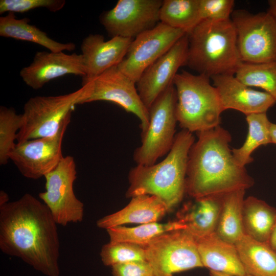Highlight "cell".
<instances>
[{
	"instance_id": "obj_1",
	"label": "cell",
	"mask_w": 276,
	"mask_h": 276,
	"mask_svg": "<svg viewBox=\"0 0 276 276\" xmlns=\"http://www.w3.org/2000/svg\"><path fill=\"white\" fill-rule=\"evenodd\" d=\"M57 224L47 206L26 193L0 206V249L46 276H60Z\"/></svg>"
},
{
	"instance_id": "obj_2",
	"label": "cell",
	"mask_w": 276,
	"mask_h": 276,
	"mask_svg": "<svg viewBox=\"0 0 276 276\" xmlns=\"http://www.w3.org/2000/svg\"><path fill=\"white\" fill-rule=\"evenodd\" d=\"M197 133L188 155L186 193L195 199L246 190L254 185L245 167L234 158L227 130L219 125Z\"/></svg>"
},
{
	"instance_id": "obj_3",
	"label": "cell",
	"mask_w": 276,
	"mask_h": 276,
	"mask_svg": "<svg viewBox=\"0 0 276 276\" xmlns=\"http://www.w3.org/2000/svg\"><path fill=\"white\" fill-rule=\"evenodd\" d=\"M195 142L193 133L182 129L177 133L166 158L158 163L136 165L129 171V186L126 196H155L172 211L186 193V178L189 153Z\"/></svg>"
},
{
	"instance_id": "obj_4",
	"label": "cell",
	"mask_w": 276,
	"mask_h": 276,
	"mask_svg": "<svg viewBox=\"0 0 276 276\" xmlns=\"http://www.w3.org/2000/svg\"><path fill=\"white\" fill-rule=\"evenodd\" d=\"M187 34L186 65L190 68L210 78L219 75H235L242 62L231 18L201 20Z\"/></svg>"
},
{
	"instance_id": "obj_5",
	"label": "cell",
	"mask_w": 276,
	"mask_h": 276,
	"mask_svg": "<svg viewBox=\"0 0 276 276\" xmlns=\"http://www.w3.org/2000/svg\"><path fill=\"white\" fill-rule=\"evenodd\" d=\"M210 80L186 71L176 75L173 85L177 96L176 116L182 129L198 133L220 125L223 110Z\"/></svg>"
},
{
	"instance_id": "obj_6",
	"label": "cell",
	"mask_w": 276,
	"mask_h": 276,
	"mask_svg": "<svg viewBox=\"0 0 276 276\" xmlns=\"http://www.w3.org/2000/svg\"><path fill=\"white\" fill-rule=\"evenodd\" d=\"M177 102V93L173 84L155 100L148 109V127L141 133V145L133 153V159L137 165H153L171 150L178 122Z\"/></svg>"
},
{
	"instance_id": "obj_7",
	"label": "cell",
	"mask_w": 276,
	"mask_h": 276,
	"mask_svg": "<svg viewBox=\"0 0 276 276\" xmlns=\"http://www.w3.org/2000/svg\"><path fill=\"white\" fill-rule=\"evenodd\" d=\"M84 87L77 90L54 96H35L25 104L22 124L18 132L17 143L52 136L58 132L65 119L80 104Z\"/></svg>"
},
{
	"instance_id": "obj_8",
	"label": "cell",
	"mask_w": 276,
	"mask_h": 276,
	"mask_svg": "<svg viewBox=\"0 0 276 276\" xmlns=\"http://www.w3.org/2000/svg\"><path fill=\"white\" fill-rule=\"evenodd\" d=\"M231 19L242 62H276V20L269 12L255 14L238 9L233 11Z\"/></svg>"
},
{
	"instance_id": "obj_9",
	"label": "cell",
	"mask_w": 276,
	"mask_h": 276,
	"mask_svg": "<svg viewBox=\"0 0 276 276\" xmlns=\"http://www.w3.org/2000/svg\"><path fill=\"white\" fill-rule=\"evenodd\" d=\"M146 261L155 276L203 267L195 238L185 229L170 231L157 237L144 247Z\"/></svg>"
},
{
	"instance_id": "obj_10",
	"label": "cell",
	"mask_w": 276,
	"mask_h": 276,
	"mask_svg": "<svg viewBox=\"0 0 276 276\" xmlns=\"http://www.w3.org/2000/svg\"><path fill=\"white\" fill-rule=\"evenodd\" d=\"M45 191L39 194V198L47 206L57 224L66 226L82 221L84 204L76 196L73 189L77 178L74 157L67 155L57 166L47 174Z\"/></svg>"
},
{
	"instance_id": "obj_11",
	"label": "cell",
	"mask_w": 276,
	"mask_h": 276,
	"mask_svg": "<svg viewBox=\"0 0 276 276\" xmlns=\"http://www.w3.org/2000/svg\"><path fill=\"white\" fill-rule=\"evenodd\" d=\"M82 86L84 91L79 104L98 101L113 102L139 119L141 133L147 130L149 111L139 96L136 83L117 66L107 70Z\"/></svg>"
},
{
	"instance_id": "obj_12",
	"label": "cell",
	"mask_w": 276,
	"mask_h": 276,
	"mask_svg": "<svg viewBox=\"0 0 276 276\" xmlns=\"http://www.w3.org/2000/svg\"><path fill=\"white\" fill-rule=\"evenodd\" d=\"M187 33L159 22L133 39L122 61L117 65L135 83L144 71L165 54Z\"/></svg>"
},
{
	"instance_id": "obj_13",
	"label": "cell",
	"mask_w": 276,
	"mask_h": 276,
	"mask_svg": "<svg viewBox=\"0 0 276 276\" xmlns=\"http://www.w3.org/2000/svg\"><path fill=\"white\" fill-rule=\"evenodd\" d=\"M71 119L64 121L55 135L16 143L9 158L21 175L32 179L44 177L53 170L64 156L62 153L63 136Z\"/></svg>"
},
{
	"instance_id": "obj_14",
	"label": "cell",
	"mask_w": 276,
	"mask_h": 276,
	"mask_svg": "<svg viewBox=\"0 0 276 276\" xmlns=\"http://www.w3.org/2000/svg\"><path fill=\"white\" fill-rule=\"evenodd\" d=\"M162 0H119L100 16V23L111 37L134 39L159 22Z\"/></svg>"
},
{
	"instance_id": "obj_15",
	"label": "cell",
	"mask_w": 276,
	"mask_h": 276,
	"mask_svg": "<svg viewBox=\"0 0 276 276\" xmlns=\"http://www.w3.org/2000/svg\"><path fill=\"white\" fill-rule=\"evenodd\" d=\"M188 46L186 34L149 65L136 83L139 96L148 109L155 100L173 84L179 68L186 65Z\"/></svg>"
},
{
	"instance_id": "obj_16",
	"label": "cell",
	"mask_w": 276,
	"mask_h": 276,
	"mask_svg": "<svg viewBox=\"0 0 276 276\" xmlns=\"http://www.w3.org/2000/svg\"><path fill=\"white\" fill-rule=\"evenodd\" d=\"M70 74L82 78L85 76L81 54L38 51L32 63L22 68L19 73L25 84L34 89H40L56 78Z\"/></svg>"
},
{
	"instance_id": "obj_17",
	"label": "cell",
	"mask_w": 276,
	"mask_h": 276,
	"mask_svg": "<svg viewBox=\"0 0 276 276\" xmlns=\"http://www.w3.org/2000/svg\"><path fill=\"white\" fill-rule=\"evenodd\" d=\"M133 39L117 36L106 41L99 34L85 37L81 45L85 68L82 85L117 66L126 55Z\"/></svg>"
},
{
	"instance_id": "obj_18",
	"label": "cell",
	"mask_w": 276,
	"mask_h": 276,
	"mask_svg": "<svg viewBox=\"0 0 276 276\" xmlns=\"http://www.w3.org/2000/svg\"><path fill=\"white\" fill-rule=\"evenodd\" d=\"M211 79L217 90L223 111L235 109L245 116L263 113L276 103L270 95L245 85L234 75H219Z\"/></svg>"
},
{
	"instance_id": "obj_19",
	"label": "cell",
	"mask_w": 276,
	"mask_h": 276,
	"mask_svg": "<svg viewBox=\"0 0 276 276\" xmlns=\"http://www.w3.org/2000/svg\"><path fill=\"white\" fill-rule=\"evenodd\" d=\"M196 241L203 266L210 271L237 276L247 274L235 244L223 240L215 232Z\"/></svg>"
},
{
	"instance_id": "obj_20",
	"label": "cell",
	"mask_w": 276,
	"mask_h": 276,
	"mask_svg": "<svg viewBox=\"0 0 276 276\" xmlns=\"http://www.w3.org/2000/svg\"><path fill=\"white\" fill-rule=\"evenodd\" d=\"M168 210L166 204L158 197L142 195L131 198L124 208L99 219L97 226L107 229L128 223L142 224L157 222Z\"/></svg>"
},
{
	"instance_id": "obj_21",
	"label": "cell",
	"mask_w": 276,
	"mask_h": 276,
	"mask_svg": "<svg viewBox=\"0 0 276 276\" xmlns=\"http://www.w3.org/2000/svg\"><path fill=\"white\" fill-rule=\"evenodd\" d=\"M222 196L194 199L185 203L177 218L195 239L215 232L222 204Z\"/></svg>"
},
{
	"instance_id": "obj_22",
	"label": "cell",
	"mask_w": 276,
	"mask_h": 276,
	"mask_svg": "<svg viewBox=\"0 0 276 276\" xmlns=\"http://www.w3.org/2000/svg\"><path fill=\"white\" fill-rule=\"evenodd\" d=\"M30 21L28 18L19 19L14 13L9 12L0 17V36L35 43L52 52L72 51L75 49L74 43L56 41L49 37L45 32L30 24Z\"/></svg>"
},
{
	"instance_id": "obj_23",
	"label": "cell",
	"mask_w": 276,
	"mask_h": 276,
	"mask_svg": "<svg viewBox=\"0 0 276 276\" xmlns=\"http://www.w3.org/2000/svg\"><path fill=\"white\" fill-rule=\"evenodd\" d=\"M235 245L247 274L276 276V251L268 243L244 235Z\"/></svg>"
},
{
	"instance_id": "obj_24",
	"label": "cell",
	"mask_w": 276,
	"mask_h": 276,
	"mask_svg": "<svg viewBox=\"0 0 276 276\" xmlns=\"http://www.w3.org/2000/svg\"><path fill=\"white\" fill-rule=\"evenodd\" d=\"M244 234L268 243L276 223V209L254 196L244 199L242 209Z\"/></svg>"
},
{
	"instance_id": "obj_25",
	"label": "cell",
	"mask_w": 276,
	"mask_h": 276,
	"mask_svg": "<svg viewBox=\"0 0 276 276\" xmlns=\"http://www.w3.org/2000/svg\"><path fill=\"white\" fill-rule=\"evenodd\" d=\"M245 190L235 191L222 196V204L215 230L223 240L235 244L245 234L242 209Z\"/></svg>"
},
{
	"instance_id": "obj_26",
	"label": "cell",
	"mask_w": 276,
	"mask_h": 276,
	"mask_svg": "<svg viewBox=\"0 0 276 276\" xmlns=\"http://www.w3.org/2000/svg\"><path fill=\"white\" fill-rule=\"evenodd\" d=\"M185 228L186 226L176 220L164 223L158 222L145 223L131 227L120 225L106 231L110 241L128 242L145 247L165 233Z\"/></svg>"
},
{
	"instance_id": "obj_27",
	"label": "cell",
	"mask_w": 276,
	"mask_h": 276,
	"mask_svg": "<svg viewBox=\"0 0 276 276\" xmlns=\"http://www.w3.org/2000/svg\"><path fill=\"white\" fill-rule=\"evenodd\" d=\"M248 124V133L246 140L241 147L232 150L236 163L240 166L245 167L251 163L252 153L259 147L271 143L269 121L266 112L252 113L246 116Z\"/></svg>"
},
{
	"instance_id": "obj_28",
	"label": "cell",
	"mask_w": 276,
	"mask_h": 276,
	"mask_svg": "<svg viewBox=\"0 0 276 276\" xmlns=\"http://www.w3.org/2000/svg\"><path fill=\"white\" fill-rule=\"evenodd\" d=\"M160 22L187 34L201 21L200 0H164L160 9Z\"/></svg>"
},
{
	"instance_id": "obj_29",
	"label": "cell",
	"mask_w": 276,
	"mask_h": 276,
	"mask_svg": "<svg viewBox=\"0 0 276 276\" xmlns=\"http://www.w3.org/2000/svg\"><path fill=\"white\" fill-rule=\"evenodd\" d=\"M235 76L245 85L262 88L276 100V62H241Z\"/></svg>"
},
{
	"instance_id": "obj_30",
	"label": "cell",
	"mask_w": 276,
	"mask_h": 276,
	"mask_svg": "<svg viewBox=\"0 0 276 276\" xmlns=\"http://www.w3.org/2000/svg\"><path fill=\"white\" fill-rule=\"evenodd\" d=\"M22 124V114L13 108L0 107V164L4 165L10 159L14 148L18 132Z\"/></svg>"
},
{
	"instance_id": "obj_31",
	"label": "cell",
	"mask_w": 276,
	"mask_h": 276,
	"mask_svg": "<svg viewBox=\"0 0 276 276\" xmlns=\"http://www.w3.org/2000/svg\"><path fill=\"white\" fill-rule=\"evenodd\" d=\"M100 257L105 266L134 261H146L145 247L124 242H112L104 244L101 250Z\"/></svg>"
},
{
	"instance_id": "obj_32",
	"label": "cell",
	"mask_w": 276,
	"mask_h": 276,
	"mask_svg": "<svg viewBox=\"0 0 276 276\" xmlns=\"http://www.w3.org/2000/svg\"><path fill=\"white\" fill-rule=\"evenodd\" d=\"M65 4L64 0H1L0 14L25 13L39 8L55 12L62 9Z\"/></svg>"
},
{
	"instance_id": "obj_33",
	"label": "cell",
	"mask_w": 276,
	"mask_h": 276,
	"mask_svg": "<svg viewBox=\"0 0 276 276\" xmlns=\"http://www.w3.org/2000/svg\"><path fill=\"white\" fill-rule=\"evenodd\" d=\"M233 0H200L201 21L223 20L231 18L234 6Z\"/></svg>"
},
{
	"instance_id": "obj_34",
	"label": "cell",
	"mask_w": 276,
	"mask_h": 276,
	"mask_svg": "<svg viewBox=\"0 0 276 276\" xmlns=\"http://www.w3.org/2000/svg\"><path fill=\"white\" fill-rule=\"evenodd\" d=\"M111 267L112 276H155L147 261H134L114 265Z\"/></svg>"
},
{
	"instance_id": "obj_35",
	"label": "cell",
	"mask_w": 276,
	"mask_h": 276,
	"mask_svg": "<svg viewBox=\"0 0 276 276\" xmlns=\"http://www.w3.org/2000/svg\"><path fill=\"white\" fill-rule=\"evenodd\" d=\"M268 244L273 249L276 251V223L270 235Z\"/></svg>"
},
{
	"instance_id": "obj_36",
	"label": "cell",
	"mask_w": 276,
	"mask_h": 276,
	"mask_svg": "<svg viewBox=\"0 0 276 276\" xmlns=\"http://www.w3.org/2000/svg\"><path fill=\"white\" fill-rule=\"evenodd\" d=\"M269 12L276 20V0H270L268 2Z\"/></svg>"
},
{
	"instance_id": "obj_37",
	"label": "cell",
	"mask_w": 276,
	"mask_h": 276,
	"mask_svg": "<svg viewBox=\"0 0 276 276\" xmlns=\"http://www.w3.org/2000/svg\"><path fill=\"white\" fill-rule=\"evenodd\" d=\"M9 198L7 193L4 191L1 190L0 192V206L9 202Z\"/></svg>"
},
{
	"instance_id": "obj_38",
	"label": "cell",
	"mask_w": 276,
	"mask_h": 276,
	"mask_svg": "<svg viewBox=\"0 0 276 276\" xmlns=\"http://www.w3.org/2000/svg\"><path fill=\"white\" fill-rule=\"evenodd\" d=\"M271 143L276 144V124L271 123L270 128Z\"/></svg>"
},
{
	"instance_id": "obj_39",
	"label": "cell",
	"mask_w": 276,
	"mask_h": 276,
	"mask_svg": "<svg viewBox=\"0 0 276 276\" xmlns=\"http://www.w3.org/2000/svg\"><path fill=\"white\" fill-rule=\"evenodd\" d=\"M210 276H237V275L227 274L218 272L213 271H210ZM242 276H253V275L249 274H246L245 275H242Z\"/></svg>"
}]
</instances>
